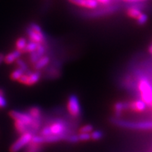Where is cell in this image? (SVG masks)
Segmentation results:
<instances>
[{
    "label": "cell",
    "instance_id": "obj_18",
    "mask_svg": "<svg viewBox=\"0 0 152 152\" xmlns=\"http://www.w3.org/2000/svg\"><path fill=\"white\" fill-rule=\"evenodd\" d=\"M39 45V43H36L34 42L29 41L27 43V45H26V46L23 50L22 53H29V54H30V53L35 52V51H36V49H37Z\"/></svg>",
    "mask_w": 152,
    "mask_h": 152
},
{
    "label": "cell",
    "instance_id": "obj_25",
    "mask_svg": "<svg viewBox=\"0 0 152 152\" xmlns=\"http://www.w3.org/2000/svg\"><path fill=\"white\" fill-rule=\"evenodd\" d=\"M28 27L31 28L32 30H34V31L36 32L37 33H43V30L42 29V28L39 26V25H38L35 23H30L28 25Z\"/></svg>",
    "mask_w": 152,
    "mask_h": 152
},
{
    "label": "cell",
    "instance_id": "obj_10",
    "mask_svg": "<svg viewBox=\"0 0 152 152\" xmlns=\"http://www.w3.org/2000/svg\"><path fill=\"white\" fill-rule=\"evenodd\" d=\"M73 4L88 9H95L98 7L99 3L96 0H68Z\"/></svg>",
    "mask_w": 152,
    "mask_h": 152
},
{
    "label": "cell",
    "instance_id": "obj_20",
    "mask_svg": "<svg viewBox=\"0 0 152 152\" xmlns=\"http://www.w3.org/2000/svg\"><path fill=\"white\" fill-rule=\"evenodd\" d=\"M25 73L22 70L19 69V68H16L14 71H12V73H11L10 77L12 80L14 81H18V80L21 77V76L23 75Z\"/></svg>",
    "mask_w": 152,
    "mask_h": 152
},
{
    "label": "cell",
    "instance_id": "obj_2",
    "mask_svg": "<svg viewBox=\"0 0 152 152\" xmlns=\"http://www.w3.org/2000/svg\"><path fill=\"white\" fill-rule=\"evenodd\" d=\"M41 77L42 73L40 71H28L21 76V77L18 80V82L25 85L31 86L37 83Z\"/></svg>",
    "mask_w": 152,
    "mask_h": 152
},
{
    "label": "cell",
    "instance_id": "obj_27",
    "mask_svg": "<svg viewBox=\"0 0 152 152\" xmlns=\"http://www.w3.org/2000/svg\"><path fill=\"white\" fill-rule=\"evenodd\" d=\"M40 135L42 137H47L49 135H52V132H51L50 128L49 125H46L40 131Z\"/></svg>",
    "mask_w": 152,
    "mask_h": 152
},
{
    "label": "cell",
    "instance_id": "obj_30",
    "mask_svg": "<svg viewBox=\"0 0 152 152\" xmlns=\"http://www.w3.org/2000/svg\"><path fill=\"white\" fill-rule=\"evenodd\" d=\"M7 106V101L3 95H0V108H5Z\"/></svg>",
    "mask_w": 152,
    "mask_h": 152
},
{
    "label": "cell",
    "instance_id": "obj_21",
    "mask_svg": "<svg viewBox=\"0 0 152 152\" xmlns=\"http://www.w3.org/2000/svg\"><path fill=\"white\" fill-rule=\"evenodd\" d=\"M16 66H18V68L22 70L24 73H26V72L30 71L29 68H28V65L26 64V62L23 59H21L20 58L16 61Z\"/></svg>",
    "mask_w": 152,
    "mask_h": 152
},
{
    "label": "cell",
    "instance_id": "obj_7",
    "mask_svg": "<svg viewBox=\"0 0 152 152\" xmlns=\"http://www.w3.org/2000/svg\"><path fill=\"white\" fill-rule=\"evenodd\" d=\"M118 9V7L116 6H104L103 7H102L101 9H99L98 10L93 11L92 12L87 13L86 15L87 16L92 17V18H96V17H101V16H104L106 15H110L113 13L115 12Z\"/></svg>",
    "mask_w": 152,
    "mask_h": 152
},
{
    "label": "cell",
    "instance_id": "obj_17",
    "mask_svg": "<svg viewBox=\"0 0 152 152\" xmlns=\"http://www.w3.org/2000/svg\"><path fill=\"white\" fill-rule=\"evenodd\" d=\"M28 113L33 117L34 119H41L42 111L38 106H33L28 109Z\"/></svg>",
    "mask_w": 152,
    "mask_h": 152
},
{
    "label": "cell",
    "instance_id": "obj_19",
    "mask_svg": "<svg viewBox=\"0 0 152 152\" xmlns=\"http://www.w3.org/2000/svg\"><path fill=\"white\" fill-rule=\"evenodd\" d=\"M27 43L28 42L26 37H19L16 42V49L20 51V52H23V50L26 47Z\"/></svg>",
    "mask_w": 152,
    "mask_h": 152
},
{
    "label": "cell",
    "instance_id": "obj_15",
    "mask_svg": "<svg viewBox=\"0 0 152 152\" xmlns=\"http://www.w3.org/2000/svg\"><path fill=\"white\" fill-rule=\"evenodd\" d=\"M42 144H35L31 142H29L25 149V152H42Z\"/></svg>",
    "mask_w": 152,
    "mask_h": 152
},
{
    "label": "cell",
    "instance_id": "obj_9",
    "mask_svg": "<svg viewBox=\"0 0 152 152\" xmlns=\"http://www.w3.org/2000/svg\"><path fill=\"white\" fill-rule=\"evenodd\" d=\"M47 46L42 44H39L37 49L35 52L30 53L29 56V61L32 65H34L41 57L47 54Z\"/></svg>",
    "mask_w": 152,
    "mask_h": 152
},
{
    "label": "cell",
    "instance_id": "obj_28",
    "mask_svg": "<svg viewBox=\"0 0 152 152\" xmlns=\"http://www.w3.org/2000/svg\"><path fill=\"white\" fill-rule=\"evenodd\" d=\"M77 135H78L80 141L85 142L91 140L90 133H79Z\"/></svg>",
    "mask_w": 152,
    "mask_h": 152
},
{
    "label": "cell",
    "instance_id": "obj_34",
    "mask_svg": "<svg viewBox=\"0 0 152 152\" xmlns=\"http://www.w3.org/2000/svg\"><path fill=\"white\" fill-rule=\"evenodd\" d=\"M148 51H149L150 54L152 55V44L149 47V48H148Z\"/></svg>",
    "mask_w": 152,
    "mask_h": 152
},
{
    "label": "cell",
    "instance_id": "obj_32",
    "mask_svg": "<svg viewBox=\"0 0 152 152\" xmlns=\"http://www.w3.org/2000/svg\"><path fill=\"white\" fill-rule=\"evenodd\" d=\"M128 3H139V2H144L146 0H125Z\"/></svg>",
    "mask_w": 152,
    "mask_h": 152
},
{
    "label": "cell",
    "instance_id": "obj_1",
    "mask_svg": "<svg viewBox=\"0 0 152 152\" xmlns=\"http://www.w3.org/2000/svg\"><path fill=\"white\" fill-rule=\"evenodd\" d=\"M112 123L121 127V128L135 129V130H152V121H142V122H132V121H123L118 118L112 120Z\"/></svg>",
    "mask_w": 152,
    "mask_h": 152
},
{
    "label": "cell",
    "instance_id": "obj_8",
    "mask_svg": "<svg viewBox=\"0 0 152 152\" xmlns=\"http://www.w3.org/2000/svg\"><path fill=\"white\" fill-rule=\"evenodd\" d=\"M26 33L27 34L30 41L34 42L36 43L42 44V45L47 46V37L45 33H37L28 26L26 29Z\"/></svg>",
    "mask_w": 152,
    "mask_h": 152
},
{
    "label": "cell",
    "instance_id": "obj_3",
    "mask_svg": "<svg viewBox=\"0 0 152 152\" xmlns=\"http://www.w3.org/2000/svg\"><path fill=\"white\" fill-rule=\"evenodd\" d=\"M67 109L69 113L73 117H78L81 113V107L77 96L75 94H71L68 97Z\"/></svg>",
    "mask_w": 152,
    "mask_h": 152
},
{
    "label": "cell",
    "instance_id": "obj_14",
    "mask_svg": "<svg viewBox=\"0 0 152 152\" xmlns=\"http://www.w3.org/2000/svg\"><path fill=\"white\" fill-rule=\"evenodd\" d=\"M128 109V102H117L114 105V111L118 116H119L124 110Z\"/></svg>",
    "mask_w": 152,
    "mask_h": 152
},
{
    "label": "cell",
    "instance_id": "obj_22",
    "mask_svg": "<svg viewBox=\"0 0 152 152\" xmlns=\"http://www.w3.org/2000/svg\"><path fill=\"white\" fill-rule=\"evenodd\" d=\"M90 137L91 140L96 141V140H99L102 138V137H103V133H102V132H101L100 130H94L92 131V132L90 133Z\"/></svg>",
    "mask_w": 152,
    "mask_h": 152
},
{
    "label": "cell",
    "instance_id": "obj_35",
    "mask_svg": "<svg viewBox=\"0 0 152 152\" xmlns=\"http://www.w3.org/2000/svg\"><path fill=\"white\" fill-rule=\"evenodd\" d=\"M151 107H152V103H151Z\"/></svg>",
    "mask_w": 152,
    "mask_h": 152
},
{
    "label": "cell",
    "instance_id": "obj_33",
    "mask_svg": "<svg viewBox=\"0 0 152 152\" xmlns=\"http://www.w3.org/2000/svg\"><path fill=\"white\" fill-rule=\"evenodd\" d=\"M4 58L5 54H3V53H0V65H1L3 62H4Z\"/></svg>",
    "mask_w": 152,
    "mask_h": 152
},
{
    "label": "cell",
    "instance_id": "obj_5",
    "mask_svg": "<svg viewBox=\"0 0 152 152\" xmlns=\"http://www.w3.org/2000/svg\"><path fill=\"white\" fill-rule=\"evenodd\" d=\"M49 128H50L52 134H54V135L68 134L67 123L61 120H57L53 122L52 124L49 125Z\"/></svg>",
    "mask_w": 152,
    "mask_h": 152
},
{
    "label": "cell",
    "instance_id": "obj_6",
    "mask_svg": "<svg viewBox=\"0 0 152 152\" xmlns=\"http://www.w3.org/2000/svg\"><path fill=\"white\" fill-rule=\"evenodd\" d=\"M9 115L14 121H18L27 125H30L33 122L34 118L28 113L13 110L9 112Z\"/></svg>",
    "mask_w": 152,
    "mask_h": 152
},
{
    "label": "cell",
    "instance_id": "obj_29",
    "mask_svg": "<svg viewBox=\"0 0 152 152\" xmlns=\"http://www.w3.org/2000/svg\"><path fill=\"white\" fill-rule=\"evenodd\" d=\"M66 140L68 142L71 143H77V142H80L79 137L77 134H71V135H68V137L66 138Z\"/></svg>",
    "mask_w": 152,
    "mask_h": 152
},
{
    "label": "cell",
    "instance_id": "obj_31",
    "mask_svg": "<svg viewBox=\"0 0 152 152\" xmlns=\"http://www.w3.org/2000/svg\"><path fill=\"white\" fill-rule=\"evenodd\" d=\"M99 4H101L103 6H109L111 2V0H96Z\"/></svg>",
    "mask_w": 152,
    "mask_h": 152
},
{
    "label": "cell",
    "instance_id": "obj_24",
    "mask_svg": "<svg viewBox=\"0 0 152 152\" xmlns=\"http://www.w3.org/2000/svg\"><path fill=\"white\" fill-rule=\"evenodd\" d=\"M30 142H33V143L35 144H42L45 143V140H44V137L41 135H33V137H32Z\"/></svg>",
    "mask_w": 152,
    "mask_h": 152
},
{
    "label": "cell",
    "instance_id": "obj_16",
    "mask_svg": "<svg viewBox=\"0 0 152 152\" xmlns=\"http://www.w3.org/2000/svg\"><path fill=\"white\" fill-rule=\"evenodd\" d=\"M142 13L141 9L136 8L134 7H128V10H127V15L130 17V18L137 19V17L140 16Z\"/></svg>",
    "mask_w": 152,
    "mask_h": 152
},
{
    "label": "cell",
    "instance_id": "obj_4",
    "mask_svg": "<svg viewBox=\"0 0 152 152\" xmlns=\"http://www.w3.org/2000/svg\"><path fill=\"white\" fill-rule=\"evenodd\" d=\"M33 136V134L29 132L21 134V135L20 136V137H19L18 140L11 145V147L10 148V151L18 152L20 151V150H21L23 148L26 147V146L29 144V142H30V140H31Z\"/></svg>",
    "mask_w": 152,
    "mask_h": 152
},
{
    "label": "cell",
    "instance_id": "obj_26",
    "mask_svg": "<svg viewBox=\"0 0 152 152\" xmlns=\"http://www.w3.org/2000/svg\"><path fill=\"white\" fill-rule=\"evenodd\" d=\"M93 131V126L91 125H86L80 128L79 133H90Z\"/></svg>",
    "mask_w": 152,
    "mask_h": 152
},
{
    "label": "cell",
    "instance_id": "obj_23",
    "mask_svg": "<svg viewBox=\"0 0 152 152\" xmlns=\"http://www.w3.org/2000/svg\"><path fill=\"white\" fill-rule=\"evenodd\" d=\"M136 20L138 25H140V26H142V25H144L147 22L148 16L147 14H144V13H142V14L137 17V18Z\"/></svg>",
    "mask_w": 152,
    "mask_h": 152
},
{
    "label": "cell",
    "instance_id": "obj_11",
    "mask_svg": "<svg viewBox=\"0 0 152 152\" xmlns=\"http://www.w3.org/2000/svg\"><path fill=\"white\" fill-rule=\"evenodd\" d=\"M147 105L142 99H137L128 102V109L134 112H143L147 109Z\"/></svg>",
    "mask_w": 152,
    "mask_h": 152
},
{
    "label": "cell",
    "instance_id": "obj_13",
    "mask_svg": "<svg viewBox=\"0 0 152 152\" xmlns=\"http://www.w3.org/2000/svg\"><path fill=\"white\" fill-rule=\"evenodd\" d=\"M22 54V52L17 50V49H15V50L9 52L7 55H5L4 63H6L7 64H11L14 62H16V60H18V58H20Z\"/></svg>",
    "mask_w": 152,
    "mask_h": 152
},
{
    "label": "cell",
    "instance_id": "obj_12",
    "mask_svg": "<svg viewBox=\"0 0 152 152\" xmlns=\"http://www.w3.org/2000/svg\"><path fill=\"white\" fill-rule=\"evenodd\" d=\"M51 58L49 55H45L42 57H41L37 62L33 66V68L35 71H40L41 70H42L45 67H47L49 65V63H50Z\"/></svg>",
    "mask_w": 152,
    "mask_h": 152
}]
</instances>
